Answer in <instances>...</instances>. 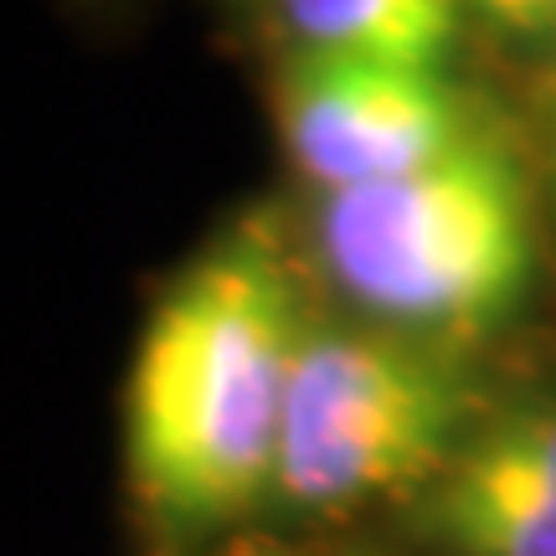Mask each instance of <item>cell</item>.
<instances>
[{"label":"cell","instance_id":"7","mask_svg":"<svg viewBox=\"0 0 556 556\" xmlns=\"http://www.w3.org/2000/svg\"><path fill=\"white\" fill-rule=\"evenodd\" d=\"M464 11L520 41L556 37V0H464Z\"/></svg>","mask_w":556,"mask_h":556},{"label":"cell","instance_id":"1","mask_svg":"<svg viewBox=\"0 0 556 556\" xmlns=\"http://www.w3.org/2000/svg\"><path fill=\"white\" fill-rule=\"evenodd\" d=\"M299 345L294 278L258 217L170 278L124 387L129 484L160 536L232 526L274 495Z\"/></svg>","mask_w":556,"mask_h":556},{"label":"cell","instance_id":"2","mask_svg":"<svg viewBox=\"0 0 556 556\" xmlns=\"http://www.w3.org/2000/svg\"><path fill=\"white\" fill-rule=\"evenodd\" d=\"M319 253L366 309L469 330L505 315L526 289V180L500 139L475 129L407 176L325 191Z\"/></svg>","mask_w":556,"mask_h":556},{"label":"cell","instance_id":"8","mask_svg":"<svg viewBox=\"0 0 556 556\" xmlns=\"http://www.w3.org/2000/svg\"><path fill=\"white\" fill-rule=\"evenodd\" d=\"M222 556H351V552H309V546H283V541H232Z\"/></svg>","mask_w":556,"mask_h":556},{"label":"cell","instance_id":"6","mask_svg":"<svg viewBox=\"0 0 556 556\" xmlns=\"http://www.w3.org/2000/svg\"><path fill=\"white\" fill-rule=\"evenodd\" d=\"M299 47L438 67L458 37L464 0H278Z\"/></svg>","mask_w":556,"mask_h":556},{"label":"cell","instance_id":"5","mask_svg":"<svg viewBox=\"0 0 556 556\" xmlns=\"http://www.w3.org/2000/svg\"><path fill=\"white\" fill-rule=\"evenodd\" d=\"M428 490V526L454 556H556V413L490 422Z\"/></svg>","mask_w":556,"mask_h":556},{"label":"cell","instance_id":"3","mask_svg":"<svg viewBox=\"0 0 556 556\" xmlns=\"http://www.w3.org/2000/svg\"><path fill=\"white\" fill-rule=\"evenodd\" d=\"M464 413L454 377L387 336H309L278 428L274 500L330 516L433 484Z\"/></svg>","mask_w":556,"mask_h":556},{"label":"cell","instance_id":"4","mask_svg":"<svg viewBox=\"0 0 556 556\" xmlns=\"http://www.w3.org/2000/svg\"><path fill=\"white\" fill-rule=\"evenodd\" d=\"M278 124L319 191L407 176L475 135L438 67L299 47L278 73Z\"/></svg>","mask_w":556,"mask_h":556}]
</instances>
